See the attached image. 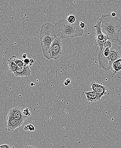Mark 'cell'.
Wrapping results in <instances>:
<instances>
[{
  "mask_svg": "<svg viewBox=\"0 0 121 148\" xmlns=\"http://www.w3.org/2000/svg\"><path fill=\"white\" fill-rule=\"evenodd\" d=\"M24 121L17 119H7L6 123V127L8 132H11L17 128L20 127L23 125Z\"/></svg>",
  "mask_w": 121,
  "mask_h": 148,
  "instance_id": "8",
  "label": "cell"
},
{
  "mask_svg": "<svg viewBox=\"0 0 121 148\" xmlns=\"http://www.w3.org/2000/svg\"><path fill=\"white\" fill-rule=\"evenodd\" d=\"M22 112H23L24 116H26V117L31 116V113L28 108H26L24 109L22 111Z\"/></svg>",
  "mask_w": 121,
  "mask_h": 148,
  "instance_id": "17",
  "label": "cell"
},
{
  "mask_svg": "<svg viewBox=\"0 0 121 148\" xmlns=\"http://www.w3.org/2000/svg\"><path fill=\"white\" fill-rule=\"evenodd\" d=\"M94 27L95 28V45L100 48V51L103 50L104 48V45L106 41L109 40L107 36L101 30V23L98 19L96 22Z\"/></svg>",
  "mask_w": 121,
  "mask_h": 148,
  "instance_id": "5",
  "label": "cell"
},
{
  "mask_svg": "<svg viewBox=\"0 0 121 148\" xmlns=\"http://www.w3.org/2000/svg\"><path fill=\"white\" fill-rule=\"evenodd\" d=\"M24 130L25 131H30V132H34L35 130V127L32 124L27 125L24 127Z\"/></svg>",
  "mask_w": 121,
  "mask_h": 148,
  "instance_id": "15",
  "label": "cell"
},
{
  "mask_svg": "<svg viewBox=\"0 0 121 148\" xmlns=\"http://www.w3.org/2000/svg\"><path fill=\"white\" fill-rule=\"evenodd\" d=\"M99 20L101 23L102 32L107 36L109 40H120L121 31V18L113 16L111 14H103Z\"/></svg>",
  "mask_w": 121,
  "mask_h": 148,
  "instance_id": "2",
  "label": "cell"
},
{
  "mask_svg": "<svg viewBox=\"0 0 121 148\" xmlns=\"http://www.w3.org/2000/svg\"><path fill=\"white\" fill-rule=\"evenodd\" d=\"M80 27L83 30H85L87 27L86 25L84 22H82V21L80 22Z\"/></svg>",
  "mask_w": 121,
  "mask_h": 148,
  "instance_id": "19",
  "label": "cell"
},
{
  "mask_svg": "<svg viewBox=\"0 0 121 148\" xmlns=\"http://www.w3.org/2000/svg\"><path fill=\"white\" fill-rule=\"evenodd\" d=\"M30 59L28 58L23 59V63H24V65L26 66H29L30 64Z\"/></svg>",
  "mask_w": 121,
  "mask_h": 148,
  "instance_id": "18",
  "label": "cell"
},
{
  "mask_svg": "<svg viewBox=\"0 0 121 148\" xmlns=\"http://www.w3.org/2000/svg\"><path fill=\"white\" fill-rule=\"evenodd\" d=\"M24 148H37L35 146H31V145H28V146H25Z\"/></svg>",
  "mask_w": 121,
  "mask_h": 148,
  "instance_id": "23",
  "label": "cell"
},
{
  "mask_svg": "<svg viewBox=\"0 0 121 148\" xmlns=\"http://www.w3.org/2000/svg\"><path fill=\"white\" fill-rule=\"evenodd\" d=\"M62 39L57 37L53 41L50 49V56L51 59L57 60L59 59L63 53V44Z\"/></svg>",
  "mask_w": 121,
  "mask_h": 148,
  "instance_id": "6",
  "label": "cell"
},
{
  "mask_svg": "<svg viewBox=\"0 0 121 148\" xmlns=\"http://www.w3.org/2000/svg\"><path fill=\"white\" fill-rule=\"evenodd\" d=\"M27 56L28 55L26 53H24V54L22 55V58H23V59H25L27 58Z\"/></svg>",
  "mask_w": 121,
  "mask_h": 148,
  "instance_id": "24",
  "label": "cell"
},
{
  "mask_svg": "<svg viewBox=\"0 0 121 148\" xmlns=\"http://www.w3.org/2000/svg\"><path fill=\"white\" fill-rule=\"evenodd\" d=\"M111 70L113 75H115L121 70V58L115 61L111 66Z\"/></svg>",
  "mask_w": 121,
  "mask_h": 148,
  "instance_id": "12",
  "label": "cell"
},
{
  "mask_svg": "<svg viewBox=\"0 0 121 148\" xmlns=\"http://www.w3.org/2000/svg\"><path fill=\"white\" fill-rule=\"evenodd\" d=\"M58 37L61 39L73 38L82 36L84 30L80 27V22L77 20L74 23H71L66 19H60L55 25Z\"/></svg>",
  "mask_w": 121,
  "mask_h": 148,
  "instance_id": "3",
  "label": "cell"
},
{
  "mask_svg": "<svg viewBox=\"0 0 121 148\" xmlns=\"http://www.w3.org/2000/svg\"><path fill=\"white\" fill-rule=\"evenodd\" d=\"M34 85H35V84H33V83H31V84H30V85L31 86H34Z\"/></svg>",
  "mask_w": 121,
  "mask_h": 148,
  "instance_id": "26",
  "label": "cell"
},
{
  "mask_svg": "<svg viewBox=\"0 0 121 148\" xmlns=\"http://www.w3.org/2000/svg\"><path fill=\"white\" fill-rule=\"evenodd\" d=\"M31 73L29 66L23 65L18 67L17 71L14 73V75L17 77H24L30 76Z\"/></svg>",
  "mask_w": 121,
  "mask_h": 148,
  "instance_id": "9",
  "label": "cell"
},
{
  "mask_svg": "<svg viewBox=\"0 0 121 148\" xmlns=\"http://www.w3.org/2000/svg\"><path fill=\"white\" fill-rule=\"evenodd\" d=\"M10 59L15 64H17L19 67L24 65L23 59L21 58H18V57H17V56L13 55V56H12V57H11Z\"/></svg>",
  "mask_w": 121,
  "mask_h": 148,
  "instance_id": "14",
  "label": "cell"
},
{
  "mask_svg": "<svg viewBox=\"0 0 121 148\" xmlns=\"http://www.w3.org/2000/svg\"><path fill=\"white\" fill-rule=\"evenodd\" d=\"M91 86L92 91L95 92L102 96L106 95V88L105 86L93 82L91 84Z\"/></svg>",
  "mask_w": 121,
  "mask_h": 148,
  "instance_id": "10",
  "label": "cell"
},
{
  "mask_svg": "<svg viewBox=\"0 0 121 148\" xmlns=\"http://www.w3.org/2000/svg\"><path fill=\"white\" fill-rule=\"evenodd\" d=\"M67 20L71 23H74L77 21L76 17L74 15H69L67 18Z\"/></svg>",
  "mask_w": 121,
  "mask_h": 148,
  "instance_id": "16",
  "label": "cell"
},
{
  "mask_svg": "<svg viewBox=\"0 0 121 148\" xmlns=\"http://www.w3.org/2000/svg\"><path fill=\"white\" fill-rule=\"evenodd\" d=\"M111 14L113 16H116V13L115 12H112Z\"/></svg>",
  "mask_w": 121,
  "mask_h": 148,
  "instance_id": "25",
  "label": "cell"
},
{
  "mask_svg": "<svg viewBox=\"0 0 121 148\" xmlns=\"http://www.w3.org/2000/svg\"><path fill=\"white\" fill-rule=\"evenodd\" d=\"M58 37L55 25L50 22L44 23L40 31V41L42 53L44 57L51 60L50 49L53 41Z\"/></svg>",
  "mask_w": 121,
  "mask_h": 148,
  "instance_id": "4",
  "label": "cell"
},
{
  "mask_svg": "<svg viewBox=\"0 0 121 148\" xmlns=\"http://www.w3.org/2000/svg\"><path fill=\"white\" fill-rule=\"evenodd\" d=\"M87 100L91 102H95L100 100L102 97V95L96 92H85Z\"/></svg>",
  "mask_w": 121,
  "mask_h": 148,
  "instance_id": "11",
  "label": "cell"
},
{
  "mask_svg": "<svg viewBox=\"0 0 121 148\" xmlns=\"http://www.w3.org/2000/svg\"><path fill=\"white\" fill-rule=\"evenodd\" d=\"M121 58V42L108 40L105 44L104 48L98 54L99 67L107 72L111 69L113 63Z\"/></svg>",
  "mask_w": 121,
  "mask_h": 148,
  "instance_id": "1",
  "label": "cell"
},
{
  "mask_svg": "<svg viewBox=\"0 0 121 148\" xmlns=\"http://www.w3.org/2000/svg\"><path fill=\"white\" fill-rule=\"evenodd\" d=\"M35 60H34V59H30V64H29V66H32V65H33V64L35 63Z\"/></svg>",
  "mask_w": 121,
  "mask_h": 148,
  "instance_id": "22",
  "label": "cell"
},
{
  "mask_svg": "<svg viewBox=\"0 0 121 148\" xmlns=\"http://www.w3.org/2000/svg\"><path fill=\"white\" fill-rule=\"evenodd\" d=\"M26 117L24 116L22 110L18 107H15L11 109L7 115V119H17L25 121Z\"/></svg>",
  "mask_w": 121,
  "mask_h": 148,
  "instance_id": "7",
  "label": "cell"
},
{
  "mask_svg": "<svg viewBox=\"0 0 121 148\" xmlns=\"http://www.w3.org/2000/svg\"><path fill=\"white\" fill-rule=\"evenodd\" d=\"M10 145L8 144H3L0 146V148H10Z\"/></svg>",
  "mask_w": 121,
  "mask_h": 148,
  "instance_id": "21",
  "label": "cell"
},
{
  "mask_svg": "<svg viewBox=\"0 0 121 148\" xmlns=\"http://www.w3.org/2000/svg\"><path fill=\"white\" fill-rule=\"evenodd\" d=\"M71 81L69 78H67L64 82V85L65 86H68L71 83Z\"/></svg>",
  "mask_w": 121,
  "mask_h": 148,
  "instance_id": "20",
  "label": "cell"
},
{
  "mask_svg": "<svg viewBox=\"0 0 121 148\" xmlns=\"http://www.w3.org/2000/svg\"><path fill=\"white\" fill-rule=\"evenodd\" d=\"M8 66L9 69L11 73H14L18 68V66L14 63L10 59L8 60L7 62Z\"/></svg>",
  "mask_w": 121,
  "mask_h": 148,
  "instance_id": "13",
  "label": "cell"
}]
</instances>
